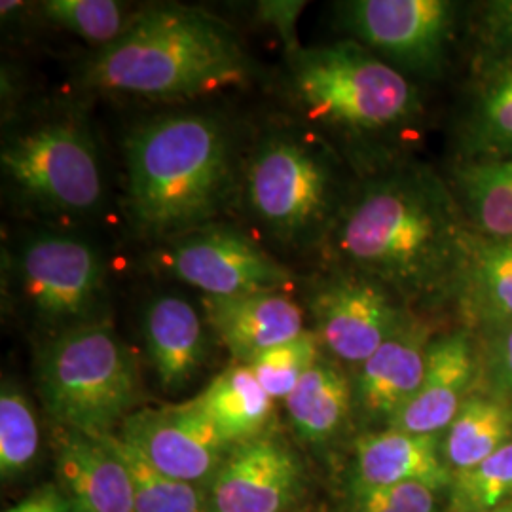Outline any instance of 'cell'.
<instances>
[{
    "label": "cell",
    "instance_id": "23",
    "mask_svg": "<svg viewBox=\"0 0 512 512\" xmlns=\"http://www.w3.org/2000/svg\"><path fill=\"white\" fill-rule=\"evenodd\" d=\"M512 440V404L473 393L442 437V458L452 475L490 458Z\"/></svg>",
    "mask_w": 512,
    "mask_h": 512
},
{
    "label": "cell",
    "instance_id": "6",
    "mask_svg": "<svg viewBox=\"0 0 512 512\" xmlns=\"http://www.w3.org/2000/svg\"><path fill=\"white\" fill-rule=\"evenodd\" d=\"M37 384L55 425L112 435L135 412V357L103 321L55 334L38 357Z\"/></svg>",
    "mask_w": 512,
    "mask_h": 512
},
{
    "label": "cell",
    "instance_id": "28",
    "mask_svg": "<svg viewBox=\"0 0 512 512\" xmlns=\"http://www.w3.org/2000/svg\"><path fill=\"white\" fill-rule=\"evenodd\" d=\"M40 446L37 418L29 399L16 385L4 384L0 391V473L2 478L27 473Z\"/></svg>",
    "mask_w": 512,
    "mask_h": 512
},
{
    "label": "cell",
    "instance_id": "4",
    "mask_svg": "<svg viewBox=\"0 0 512 512\" xmlns=\"http://www.w3.org/2000/svg\"><path fill=\"white\" fill-rule=\"evenodd\" d=\"M285 93L308 124L351 139L391 135L421 114L414 84L353 40L289 54Z\"/></svg>",
    "mask_w": 512,
    "mask_h": 512
},
{
    "label": "cell",
    "instance_id": "36",
    "mask_svg": "<svg viewBox=\"0 0 512 512\" xmlns=\"http://www.w3.org/2000/svg\"><path fill=\"white\" fill-rule=\"evenodd\" d=\"M52 494H54V486H46L6 512H44Z\"/></svg>",
    "mask_w": 512,
    "mask_h": 512
},
{
    "label": "cell",
    "instance_id": "16",
    "mask_svg": "<svg viewBox=\"0 0 512 512\" xmlns=\"http://www.w3.org/2000/svg\"><path fill=\"white\" fill-rule=\"evenodd\" d=\"M429 344V330L410 319L359 366L353 382V401L365 420L385 421L389 427L410 403L425 374Z\"/></svg>",
    "mask_w": 512,
    "mask_h": 512
},
{
    "label": "cell",
    "instance_id": "1",
    "mask_svg": "<svg viewBox=\"0 0 512 512\" xmlns=\"http://www.w3.org/2000/svg\"><path fill=\"white\" fill-rule=\"evenodd\" d=\"M469 236L456 198L439 177L403 165L366 181L323 243L342 272L421 300L454 287Z\"/></svg>",
    "mask_w": 512,
    "mask_h": 512
},
{
    "label": "cell",
    "instance_id": "2",
    "mask_svg": "<svg viewBox=\"0 0 512 512\" xmlns=\"http://www.w3.org/2000/svg\"><path fill=\"white\" fill-rule=\"evenodd\" d=\"M126 207L143 238L175 241L213 226L241 181L236 137L205 112H169L126 143Z\"/></svg>",
    "mask_w": 512,
    "mask_h": 512
},
{
    "label": "cell",
    "instance_id": "38",
    "mask_svg": "<svg viewBox=\"0 0 512 512\" xmlns=\"http://www.w3.org/2000/svg\"><path fill=\"white\" fill-rule=\"evenodd\" d=\"M512 404V403H511Z\"/></svg>",
    "mask_w": 512,
    "mask_h": 512
},
{
    "label": "cell",
    "instance_id": "22",
    "mask_svg": "<svg viewBox=\"0 0 512 512\" xmlns=\"http://www.w3.org/2000/svg\"><path fill=\"white\" fill-rule=\"evenodd\" d=\"M232 446L268 433L274 399L264 391L251 366L232 365L194 399Z\"/></svg>",
    "mask_w": 512,
    "mask_h": 512
},
{
    "label": "cell",
    "instance_id": "21",
    "mask_svg": "<svg viewBox=\"0 0 512 512\" xmlns=\"http://www.w3.org/2000/svg\"><path fill=\"white\" fill-rule=\"evenodd\" d=\"M298 437L310 444H327L338 437L353 410V384L334 361L321 357L285 399Z\"/></svg>",
    "mask_w": 512,
    "mask_h": 512
},
{
    "label": "cell",
    "instance_id": "24",
    "mask_svg": "<svg viewBox=\"0 0 512 512\" xmlns=\"http://www.w3.org/2000/svg\"><path fill=\"white\" fill-rule=\"evenodd\" d=\"M463 148L471 162L512 158V54L482 74L463 129Z\"/></svg>",
    "mask_w": 512,
    "mask_h": 512
},
{
    "label": "cell",
    "instance_id": "14",
    "mask_svg": "<svg viewBox=\"0 0 512 512\" xmlns=\"http://www.w3.org/2000/svg\"><path fill=\"white\" fill-rule=\"evenodd\" d=\"M480 361L465 330L431 340L427 365L416 395L389 423L414 435H440L471 397Z\"/></svg>",
    "mask_w": 512,
    "mask_h": 512
},
{
    "label": "cell",
    "instance_id": "18",
    "mask_svg": "<svg viewBox=\"0 0 512 512\" xmlns=\"http://www.w3.org/2000/svg\"><path fill=\"white\" fill-rule=\"evenodd\" d=\"M440 435H414L399 429L368 433L355 442V486L389 488L403 482H421L448 490L452 471L442 458Z\"/></svg>",
    "mask_w": 512,
    "mask_h": 512
},
{
    "label": "cell",
    "instance_id": "5",
    "mask_svg": "<svg viewBox=\"0 0 512 512\" xmlns=\"http://www.w3.org/2000/svg\"><path fill=\"white\" fill-rule=\"evenodd\" d=\"M241 165L243 202L270 238L291 249L327 239L342 207L334 164L313 133L266 131Z\"/></svg>",
    "mask_w": 512,
    "mask_h": 512
},
{
    "label": "cell",
    "instance_id": "19",
    "mask_svg": "<svg viewBox=\"0 0 512 512\" xmlns=\"http://www.w3.org/2000/svg\"><path fill=\"white\" fill-rule=\"evenodd\" d=\"M148 361L165 391H181L205 361V330L198 310L181 296L160 294L143 321Z\"/></svg>",
    "mask_w": 512,
    "mask_h": 512
},
{
    "label": "cell",
    "instance_id": "10",
    "mask_svg": "<svg viewBox=\"0 0 512 512\" xmlns=\"http://www.w3.org/2000/svg\"><path fill=\"white\" fill-rule=\"evenodd\" d=\"M158 266L205 298L287 291L294 283L293 272L253 239L215 224L169 241Z\"/></svg>",
    "mask_w": 512,
    "mask_h": 512
},
{
    "label": "cell",
    "instance_id": "31",
    "mask_svg": "<svg viewBox=\"0 0 512 512\" xmlns=\"http://www.w3.org/2000/svg\"><path fill=\"white\" fill-rule=\"evenodd\" d=\"M482 370L488 393L512 403V325L488 330Z\"/></svg>",
    "mask_w": 512,
    "mask_h": 512
},
{
    "label": "cell",
    "instance_id": "27",
    "mask_svg": "<svg viewBox=\"0 0 512 512\" xmlns=\"http://www.w3.org/2000/svg\"><path fill=\"white\" fill-rule=\"evenodd\" d=\"M448 512H490L512 501V440L475 467L456 473Z\"/></svg>",
    "mask_w": 512,
    "mask_h": 512
},
{
    "label": "cell",
    "instance_id": "30",
    "mask_svg": "<svg viewBox=\"0 0 512 512\" xmlns=\"http://www.w3.org/2000/svg\"><path fill=\"white\" fill-rule=\"evenodd\" d=\"M321 349L323 346L317 334L313 330H304L293 340L264 351L249 366L274 401H285L311 366L323 357Z\"/></svg>",
    "mask_w": 512,
    "mask_h": 512
},
{
    "label": "cell",
    "instance_id": "7",
    "mask_svg": "<svg viewBox=\"0 0 512 512\" xmlns=\"http://www.w3.org/2000/svg\"><path fill=\"white\" fill-rule=\"evenodd\" d=\"M0 165L23 202L50 213H90L103 198V173L92 135L69 118L40 122L10 137Z\"/></svg>",
    "mask_w": 512,
    "mask_h": 512
},
{
    "label": "cell",
    "instance_id": "32",
    "mask_svg": "<svg viewBox=\"0 0 512 512\" xmlns=\"http://www.w3.org/2000/svg\"><path fill=\"white\" fill-rule=\"evenodd\" d=\"M482 42L488 48L490 65L512 54V2L490 4L484 18Z\"/></svg>",
    "mask_w": 512,
    "mask_h": 512
},
{
    "label": "cell",
    "instance_id": "17",
    "mask_svg": "<svg viewBox=\"0 0 512 512\" xmlns=\"http://www.w3.org/2000/svg\"><path fill=\"white\" fill-rule=\"evenodd\" d=\"M209 325L238 365L304 332V313L287 291L203 300Z\"/></svg>",
    "mask_w": 512,
    "mask_h": 512
},
{
    "label": "cell",
    "instance_id": "15",
    "mask_svg": "<svg viewBox=\"0 0 512 512\" xmlns=\"http://www.w3.org/2000/svg\"><path fill=\"white\" fill-rule=\"evenodd\" d=\"M55 469L73 512H137L128 469L109 442L55 425Z\"/></svg>",
    "mask_w": 512,
    "mask_h": 512
},
{
    "label": "cell",
    "instance_id": "35",
    "mask_svg": "<svg viewBox=\"0 0 512 512\" xmlns=\"http://www.w3.org/2000/svg\"><path fill=\"white\" fill-rule=\"evenodd\" d=\"M355 512H397L378 490L355 486Z\"/></svg>",
    "mask_w": 512,
    "mask_h": 512
},
{
    "label": "cell",
    "instance_id": "13",
    "mask_svg": "<svg viewBox=\"0 0 512 512\" xmlns=\"http://www.w3.org/2000/svg\"><path fill=\"white\" fill-rule=\"evenodd\" d=\"M304 469L274 433L236 444L207 484V512H289L304 494Z\"/></svg>",
    "mask_w": 512,
    "mask_h": 512
},
{
    "label": "cell",
    "instance_id": "34",
    "mask_svg": "<svg viewBox=\"0 0 512 512\" xmlns=\"http://www.w3.org/2000/svg\"><path fill=\"white\" fill-rule=\"evenodd\" d=\"M304 2H262L258 12L264 23L274 25L275 31L285 40L287 55L300 50L296 42V18Z\"/></svg>",
    "mask_w": 512,
    "mask_h": 512
},
{
    "label": "cell",
    "instance_id": "26",
    "mask_svg": "<svg viewBox=\"0 0 512 512\" xmlns=\"http://www.w3.org/2000/svg\"><path fill=\"white\" fill-rule=\"evenodd\" d=\"M128 469L137 512H207L205 488L154 469L118 435H103Z\"/></svg>",
    "mask_w": 512,
    "mask_h": 512
},
{
    "label": "cell",
    "instance_id": "12",
    "mask_svg": "<svg viewBox=\"0 0 512 512\" xmlns=\"http://www.w3.org/2000/svg\"><path fill=\"white\" fill-rule=\"evenodd\" d=\"M118 437L160 473L202 488L234 448L194 399L135 410L122 421Z\"/></svg>",
    "mask_w": 512,
    "mask_h": 512
},
{
    "label": "cell",
    "instance_id": "25",
    "mask_svg": "<svg viewBox=\"0 0 512 512\" xmlns=\"http://www.w3.org/2000/svg\"><path fill=\"white\" fill-rule=\"evenodd\" d=\"M456 186L476 230L486 239H512V158L461 165Z\"/></svg>",
    "mask_w": 512,
    "mask_h": 512
},
{
    "label": "cell",
    "instance_id": "3",
    "mask_svg": "<svg viewBox=\"0 0 512 512\" xmlns=\"http://www.w3.org/2000/svg\"><path fill=\"white\" fill-rule=\"evenodd\" d=\"M249 55L230 27L186 6L135 14L128 31L84 63L80 86L148 99H194L247 84Z\"/></svg>",
    "mask_w": 512,
    "mask_h": 512
},
{
    "label": "cell",
    "instance_id": "11",
    "mask_svg": "<svg viewBox=\"0 0 512 512\" xmlns=\"http://www.w3.org/2000/svg\"><path fill=\"white\" fill-rule=\"evenodd\" d=\"M310 296L313 332L334 359L348 365H363L410 321L399 294L365 275H330Z\"/></svg>",
    "mask_w": 512,
    "mask_h": 512
},
{
    "label": "cell",
    "instance_id": "33",
    "mask_svg": "<svg viewBox=\"0 0 512 512\" xmlns=\"http://www.w3.org/2000/svg\"><path fill=\"white\" fill-rule=\"evenodd\" d=\"M378 490L397 512H440L439 490L421 482H403Z\"/></svg>",
    "mask_w": 512,
    "mask_h": 512
},
{
    "label": "cell",
    "instance_id": "8",
    "mask_svg": "<svg viewBox=\"0 0 512 512\" xmlns=\"http://www.w3.org/2000/svg\"><path fill=\"white\" fill-rule=\"evenodd\" d=\"M12 285L38 323L61 334L99 321L97 311L107 296V268L86 239L35 234L21 241L12 258Z\"/></svg>",
    "mask_w": 512,
    "mask_h": 512
},
{
    "label": "cell",
    "instance_id": "29",
    "mask_svg": "<svg viewBox=\"0 0 512 512\" xmlns=\"http://www.w3.org/2000/svg\"><path fill=\"white\" fill-rule=\"evenodd\" d=\"M40 12L55 27L101 48L122 37L135 18L126 14L124 4L112 0H46Z\"/></svg>",
    "mask_w": 512,
    "mask_h": 512
},
{
    "label": "cell",
    "instance_id": "9",
    "mask_svg": "<svg viewBox=\"0 0 512 512\" xmlns=\"http://www.w3.org/2000/svg\"><path fill=\"white\" fill-rule=\"evenodd\" d=\"M340 25L372 54L406 73H440L456 25L446 0H353L338 4Z\"/></svg>",
    "mask_w": 512,
    "mask_h": 512
},
{
    "label": "cell",
    "instance_id": "37",
    "mask_svg": "<svg viewBox=\"0 0 512 512\" xmlns=\"http://www.w3.org/2000/svg\"><path fill=\"white\" fill-rule=\"evenodd\" d=\"M490 512H512V501H509V503H505V505H501V507H497V509Z\"/></svg>",
    "mask_w": 512,
    "mask_h": 512
},
{
    "label": "cell",
    "instance_id": "20",
    "mask_svg": "<svg viewBox=\"0 0 512 512\" xmlns=\"http://www.w3.org/2000/svg\"><path fill=\"white\" fill-rule=\"evenodd\" d=\"M454 289L467 317L486 330L512 325V239L469 236Z\"/></svg>",
    "mask_w": 512,
    "mask_h": 512
}]
</instances>
